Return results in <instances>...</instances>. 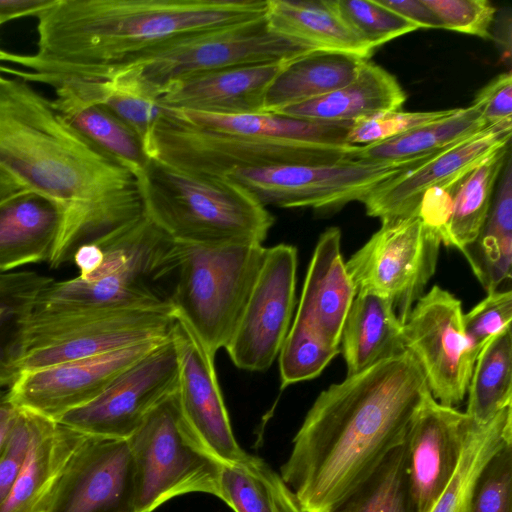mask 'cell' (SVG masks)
Returning a JSON list of instances; mask_svg holds the SVG:
<instances>
[{"label": "cell", "mask_w": 512, "mask_h": 512, "mask_svg": "<svg viewBox=\"0 0 512 512\" xmlns=\"http://www.w3.org/2000/svg\"><path fill=\"white\" fill-rule=\"evenodd\" d=\"M430 393L402 350L330 385L316 398L280 468L304 512H336L405 442Z\"/></svg>", "instance_id": "cell-1"}, {"label": "cell", "mask_w": 512, "mask_h": 512, "mask_svg": "<svg viewBox=\"0 0 512 512\" xmlns=\"http://www.w3.org/2000/svg\"><path fill=\"white\" fill-rule=\"evenodd\" d=\"M0 170L61 211L51 269L144 213L137 178L81 136L29 82L0 83Z\"/></svg>", "instance_id": "cell-2"}, {"label": "cell", "mask_w": 512, "mask_h": 512, "mask_svg": "<svg viewBox=\"0 0 512 512\" xmlns=\"http://www.w3.org/2000/svg\"><path fill=\"white\" fill-rule=\"evenodd\" d=\"M267 0H55L36 16L37 50L0 49L1 66L27 82L73 77L105 81L153 48L179 36L265 15Z\"/></svg>", "instance_id": "cell-3"}, {"label": "cell", "mask_w": 512, "mask_h": 512, "mask_svg": "<svg viewBox=\"0 0 512 512\" xmlns=\"http://www.w3.org/2000/svg\"><path fill=\"white\" fill-rule=\"evenodd\" d=\"M138 182L144 214L176 244H262L274 223L266 207L224 177L150 159Z\"/></svg>", "instance_id": "cell-4"}, {"label": "cell", "mask_w": 512, "mask_h": 512, "mask_svg": "<svg viewBox=\"0 0 512 512\" xmlns=\"http://www.w3.org/2000/svg\"><path fill=\"white\" fill-rule=\"evenodd\" d=\"M173 308L29 311L19 322L11 364L19 374L170 337Z\"/></svg>", "instance_id": "cell-5"}, {"label": "cell", "mask_w": 512, "mask_h": 512, "mask_svg": "<svg viewBox=\"0 0 512 512\" xmlns=\"http://www.w3.org/2000/svg\"><path fill=\"white\" fill-rule=\"evenodd\" d=\"M264 252L259 243L178 244L173 312L213 355L226 347L238 324Z\"/></svg>", "instance_id": "cell-6"}, {"label": "cell", "mask_w": 512, "mask_h": 512, "mask_svg": "<svg viewBox=\"0 0 512 512\" xmlns=\"http://www.w3.org/2000/svg\"><path fill=\"white\" fill-rule=\"evenodd\" d=\"M311 51L314 49L270 29L263 15L179 36L144 53L112 76L128 77L158 100L167 87L197 74L236 66L289 62Z\"/></svg>", "instance_id": "cell-7"}, {"label": "cell", "mask_w": 512, "mask_h": 512, "mask_svg": "<svg viewBox=\"0 0 512 512\" xmlns=\"http://www.w3.org/2000/svg\"><path fill=\"white\" fill-rule=\"evenodd\" d=\"M359 146L337 147L313 142L217 132L193 127L165 114L145 152L173 167L212 177L238 170L281 164L328 165L356 159Z\"/></svg>", "instance_id": "cell-8"}, {"label": "cell", "mask_w": 512, "mask_h": 512, "mask_svg": "<svg viewBox=\"0 0 512 512\" xmlns=\"http://www.w3.org/2000/svg\"><path fill=\"white\" fill-rule=\"evenodd\" d=\"M176 391L127 439L135 470V512H153L169 499L192 492L219 498L222 463L187 424Z\"/></svg>", "instance_id": "cell-9"}, {"label": "cell", "mask_w": 512, "mask_h": 512, "mask_svg": "<svg viewBox=\"0 0 512 512\" xmlns=\"http://www.w3.org/2000/svg\"><path fill=\"white\" fill-rule=\"evenodd\" d=\"M441 151L402 161L349 159L328 165H272L233 171L224 178L244 188L264 207L335 211L353 201L363 202L382 183L419 167Z\"/></svg>", "instance_id": "cell-10"}, {"label": "cell", "mask_w": 512, "mask_h": 512, "mask_svg": "<svg viewBox=\"0 0 512 512\" xmlns=\"http://www.w3.org/2000/svg\"><path fill=\"white\" fill-rule=\"evenodd\" d=\"M441 244L416 215L382 219L380 229L345 262L356 294L390 299L403 324L435 272Z\"/></svg>", "instance_id": "cell-11"}, {"label": "cell", "mask_w": 512, "mask_h": 512, "mask_svg": "<svg viewBox=\"0 0 512 512\" xmlns=\"http://www.w3.org/2000/svg\"><path fill=\"white\" fill-rule=\"evenodd\" d=\"M459 299L433 286L422 295L402 325V343L418 362L432 397L455 407L464 400L477 353L463 326Z\"/></svg>", "instance_id": "cell-12"}, {"label": "cell", "mask_w": 512, "mask_h": 512, "mask_svg": "<svg viewBox=\"0 0 512 512\" xmlns=\"http://www.w3.org/2000/svg\"><path fill=\"white\" fill-rule=\"evenodd\" d=\"M178 378V356L170 335L119 374L99 396L56 422L87 436L127 440L177 390Z\"/></svg>", "instance_id": "cell-13"}, {"label": "cell", "mask_w": 512, "mask_h": 512, "mask_svg": "<svg viewBox=\"0 0 512 512\" xmlns=\"http://www.w3.org/2000/svg\"><path fill=\"white\" fill-rule=\"evenodd\" d=\"M297 249L265 247L264 257L238 324L224 348L239 369L271 367L291 326L295 307Z\"/></svg>", "instance_id": "cell-14"}, {"label": "cell", "mask_w": 512, "mask_h": 512, "mask_svg": "<svg viewBox=\"0 0 512 512\" xmlns=\"http://www.w3.org/2000/svg\"><path fill=\"white\" fill-rule=\"evenodd\" d=\"M164 340L20 372L3 399L17 410L57 421L99 396L119 374Z\"/></svg>", "instance_id": "cell-15"}, {"label": "cell", "mask_w": 512, "mask_h": 512, "mask_svg": "<svg viewBox=\"0 0 512 512\" xmlns=\"http://www.w3.org/2000/svg\"><path fill=\"white\" fill-rule=\"evenodd\" d=\"M128 440L86 436L69 460L45 512H135Z\"/></svg>", "instance_id": "cell-16"}, {"label": "cell", "mask_w": 512, "mask_h": 512, "mask_svg": "<svg viewBox=\"0 0 512 512\" xmlns=\"http://www.w3.org/2000/svg\"><path fill=\"white\" fill-rule=\"evenodd\" d=\"M171 339L176 347L177 398L184 419L208 451L222 464L243 460L218 382L214 357L191 328L175 317Z\"/></svg>", "instance_id": "cell-17"}, {"label": "cell", "mask_w": 512, "mask_h": 512, "mask_svg": "<svg viewBox=\"0 0 512 512\" xmlns=\"http://www.w3.org/2000/svg\"><path fill=\"white\" fill-rule=\"evenodd\" d=\"M512 121L489 125L450 146L419 167L375 188L363 203L369 216L380 220L416 215L424 194L433 188H453L479 164L510 145Z\"/></svg>", "instance_id": "cell-18"}, {"label": "cell", "mask_w": 512, "mask_h": 512, "mask_svg": "<svg viewBox=\"0 0 512 512\" xmlns=\"http://www.w3.org/2000/svg\"><path fill=\"white\" fill-rule=\"evenodd\" d=\"M473 425L465 412L429 393L407 432L408 476L416 512H430L453 476Z\"/></svg>", "instance_id": "cell-19"}, {"label": "cell", "mask_w": 512, "mask_h": 512, "mask_svg": "<svg viewBox=\"0 0 512 512\" xmlns=\"http://www.w3.org/2000/svg\"><path fill=\"white\" fill-rule=\"evenodd\" d=\"M287 63L236 66L197 74L167 87L158 102L168 109L219 115L263 112L267 90Z\"/></svg>", "instance_id": "cell-20"}, {"label": "cell", "mask_w": 512, "mask_h": 512, "mask_svg": "<svg viewBox=\"0 0 512 512\" xmlns=\"http://www.w3.org/2000/svg\"><path fill=\"white\" fill-rule=\"evenodd\" d=\"M356 288L341 255V232L326 229L319 237L308 266L294 322L332 347H340L346 317Z\"/></svg>", "instance_id": "cell-21"}, {"label": "cell", "mask_w": 512, "mask_h": 512, "mask_svg": "<svg viewBox=\"0 0 512 512\" xmlns=\"http://www.w3.org/2000/svg\"><path fill=\"white\" fill-rule=\"evenodd\" d=\"M28 413L29 449L11 491L0 504V512H45L69 460L87 436Z\"/></svg>", "instance_id": "cell-22"}, {"label": "cell", "mask_w": 512, "mask_h": 512, "mask_svg": "<svg viewBox=\"0 0 512 512\" xmlns=\"http://www.w3.org/2000/svg\"><path fill=\"white\" fill-rule=\"evenodd\" d=\"M61 218L55 203L29 190L0 203V274L48 262Z\"/></svg>", "instance_id": "cell-23"}, {"label": "cell", "mask_w": 512, "mask_h": 512, "mask_svg": "<svg viewBox=\"0 0 512 512\" xmlns=\"http://www.w3.org/2000/svg\"><path fill=\"white\" fill-rule=\"evenodd\" d=\"M405 100L406 94L395 76L365 60L356 77L343 87L276 112L321 122H354L379 113L400 110Z\"/></svg>", "instance_id": "cell-24"}, {"label": "cell", "mask_w": 512, "mask_h": 512, "mask_svg": "<svg viewBox=\"0 0 512 512\" xmlns=\"http://www.w3.org/2000/svg\"><path fill=\"white\" fill-rule=\"evenodd\" d=\"M52 105L63 118L103 154L129 170L137 180L150 158L140 138L103 106L83 97L66 82H53Z\"/></svg>", "instance_id": "cell-25"}, {"label": "cell", "mask_w": 512, "mask_h": 512, "mask_svg": "<svg viewBox=\"0 0 512 512\" xmlns=\"http://www.w3.org/2000/svg\"><path fill=\"white\" fill-rule=\"evenodd\" d=\"M265 18L273 31L314 50L343 52L365 60L374 51L341 19L334 0H267Z\"/></svg>", "instance_id": "cell-26"}, {"label": "cell", "mask_w": 512, "mask_h": 512, "mask_svg": "<svg viewBox=\"0 0 512 512\" xmlns=\"http://www.w3.org/2000/svg\"><path fill=\"white\" fill-rule=\"evenodd\" d=\"M402 325L390 299L372 293L356 294L341 337L347 376L404 350Z\"/></svg>", "instance_id": "cell-27"}, {"label": "cell", "mask_w": 512, "mask_h": 512, "mask_svg": "<svg viewBox=\"0 0 512 512\" xmlns=\"http://www.w3.org/2000/svg\"><path fill=\"white\" fill-rule=\"evenodd\" d=\"M363 61L348 53L314 50L288 62L268 88L263 112H276L343 87L356 77Z\"/></svg>", "instance_id": "cell-28"}, {"label": "cell", "mask_w": 512, "mask_h": 512, "mask_svg": "<svg viewBox=\"0 0 512 512\" xmlns=\"http://www.w3.org/2000/svg\"><path fill=\"white\" fill-rule=\"evenodd\" d=\"M166 109L168 114L177 121L201 129L306 141L337 147L351 146L346 138L352 122H321L277 112L219 115Z\"/></svg>", "instance_id": "cell-29"}, {"label": "cell", "mask_w": 512, "mask_h": 512, "mask_svg": "<svg viewBox=\"0 0 512 512\" xmlns=\"http://www.w3.org/2000/svg\"><path fill=\"white\" fill-rule=\"evenodd\" d=\"M508 444H512V405L486 424L473 422L456 470L430 512H471L483 471Z\"/></svg>", "instance_id": "cell-30"}, {"label": "cell", "mask_w": 512, "mask_h": 512, "mask_svg": "<svg viewBox=\"0 0 512 512\" xmlns=\"http://www.w3.org/2000/svg\"><path fill=\"white\" fill-rule=\"evenodd\" d=\"M219 498L234 512H304L281 475L250 454L222 464Z\"/></svg>", "instance_id": "cell-31"}, {"label": "cell", "mask_w": 512, "mask_h": 512, "mask_svg": "<svg viewBox=\"0 0 512 512\" xmlns=\"http://www.w3.org/2000/svg\"><path fill=\"white\" fill-rule=\"evenodd\" d=\"M485 127L480 110L471 104L390 139L359 146L356 159L402 161L453 146Z\"/></svg>", "instance_id": "cell-32"}, {"label": "cell", "mask_w": 512, "mask_h": 512, "mask_svg": "<svg viewBox=\"0 0 512 512\" xmlns=\"http://www.w3.org/2000/svg\"><path fill=\"white\" fill-rule=\"evenodd\" d=\"M465 413L476 424H486L512 405L511 328L490 339L479 352L468 387Z\"/></svg>", "instance_id": "cell-33"}, {"label": "cell", "mask_w": 512, "mask_h": 512, "mask_svg": "<svg viewBox=\"0 0 512 512\" xmlns=\"http://www.w3.org/2000/svg\"><path fill=\"white\" fill-rule=\"evenodd\" d=\"M509 153L510 145L495 152L459 183L453 197L445 246L462 251L477 238L487 219L496 180Z\"/></svg>", "instance_id": "cell-34"}, {"label": "cell", "mask_w": 512, "mask_h": 512, "mask_svg": "<svg viewBox=\"0 0 512 512\" xmlns=\"http://www.w3.org/2000/svg\"><path fill=\"white\" fill-rule=\"evenodd\" d=\"M337 511L416 512L410 492L405 442L387 455Z\"/></svg>", "instance_id": "cell-35"}, {"label": "cell", "mask_w": 512, "mask_h": 512, "mask_svg": "<svg viewBox=\"0 0 512 512\" xmlns=\"http://www.w3.org/2000/svg\"><path fill=\"white\" fill-rule=\"evenodd\" d=\"M52 280L31 270L0 274V388L9 387L18 375L12 367L11 355L19 322L39 291Z\"/></svg>", "instance_id": "cell-36"}, {"label": "cell", "mask_w": 512, "mask_h": 512, "mask_svg": "<svg viewBox=\"0 0 512 512\" xmlns=\"http://www.w3.org/2000/svg\"><path fill=\"white\" fill-rule=\"evenodd\" d=\"M93 88L97 104L127 125L140 138L145 149L154 128L165 114V107L123 75H114L101 82L93 81Z\"/></svg>", "instance_id": "cell-37"}, {"label": "cell", "mask_w": 512, "mask_h": 512, "mask_svg": "<svg viewBox=\"0 0 512 512\" xmlns=\"http://www.w3.org/2000/svg\"><path fill=\"white\" fill-rule=\"evenodd\" d=\"M340 352L293 321L278 354L281 387L317 377Z\"/></svg>", "instance_id": "cell-38"}, {"label": "cell", "mask_w": 512, "mask_h": 512, "mask_svg": "<svg viewBox=\"0 0 512 512\" xmlns=\"http://www.w3.org/2000/svg\"><path fill=\"white\" fill-rule=\"evenodd\" d=\"M334 4L341 19L374 50L418 29L376 0H334Z\"/></svg>", "instance_id": "cell-39"}, {"label": "cell", "mask_w": 512, "mask_h": 512, "mask_svg": "<svg viewBox=\"0 0 512 512\" xmlns=\"http://www.w3.org/2000/svg\"><path fill=\"white\" fill-rule=\"evenodd\" d=\"M454 109L417 112L396 110L362 118L352 122L347 133V143L353 146H365L384 141L444 118Z\"/></svg>", "instance_id": "cell-40"}, {"label": "cell", "mask_w": 512, "mask_h": 512, "mask_svg": "<svg viewBox=\"0 0 512 512\" xmlns=\"http://www.w3.org/2000/svg\"><path fill=\"white\" fill-rule=\"evenodd\" d=\"M512 320V292L495 290L463 315L465 334L479 354L484 345L494 336L510 328Z\"/></svg>", "instance_id": "cell-41"}, {"label": "cell", "mask_w": 512, "mask_h": 512, "mask_svg": "<svg viewBox=\"0 0 512 512\" xmlns=\"http://www.w3.org/2000/svg\"><path fill=\"white\" fill-rule=\"evenodd\" d=\"M438 18L441 28L491 38L490 27L496 8L487 0H424Z\"/></svg>", "instance_id": "cell-42"}, {"label": "cell", "mask_w": 512, "mask_h": 512, "mask_svg": "<svg viewBox=\"0 0 512 512\" xmlns=\"http://www.w3.org/2000/svg\"><path fill=\"white\" fill-rule=\"evenodd\" d=\"M471 512H512V444L486 466Z\"/></svg>", "instance_id": "cell-43"}, {"label": "cell", "mask_w": 512, "mask_h": 512, "mask_svg": "<svg viewBox=\"0 0 512 512\" xmlns=\"http://www.w3.org/2000/svg\"><path fill=\"white\" fill-rule=\"evenodd\" d=\"M30 439V415L27 411L17 410L6 444L0 455V504L6 499L22 469Z\"/></svg>", "instance_id": "cell-44"}, {"label": "cell", "mask_w": 512, "mask_h": 512, "mask_svg": "<svg viewBox=\"0 0 512 512\" xmlns=\"http://www.w3.org/2000/svg\"><path fill=\"white\" fill-rule=\"evenodd\" d=\"M478 107L487 126L512 121V75L504 72L486 84L476 95Z\"/></svg>", "instance_id": "cell-45"}, {"label": "cell", "mask_w": 512, "mask_h": 512, "mask_svg": "<svg viewBox=\"0 0 512 512\" xmlns=\"http://www.w3.org/2000/svg\"><path fill=\"white\" fill-rule=\"evenodd\" d=\"M419 28H441L440 22L424 0H376Z\"/></svg>", "instance_id": "cell-46"}, {"label": "cell", "mask_w": 512, "mask_h": 512, "mask_svg": "<svg viewBox=\"0 0 512 512\" xmlns=\"http://www.w3.org/2000/svg\"><path fill=\"white\" fill-rule=\"evenodd\" d=\"M55 0H0V26L6 22L37 16Z\"/></svg>", "instance_id": "cell-47"}, {"label": "cell", "mask_w": 512, "mask_h": 512, "mask_svg": "<svg viewBox=\"0 0 512 512\" xmlns=\"http://www.w3.org/2000/svg\"><path fill=\"white\" fill-rule=\"evenodd\" d=\"M104 257L102 248L94 243L80 245L74 252L72 260L79 269V277L85 278L95 271L101 264Z\"/></svg>", "instance_id": "cell-48"}, {"label": "cell", "mask_w": 512, "mask_h": 512, "mask_svg": "<svg viewBox=\"0 0 512 512\" xmlns=\"http://www.w3.org/2000/svg\"><path fill=\"white\" fill-rule=\"evenodd\" d=\"M17 410L4 399L0 400V455L4 449L8 434L13 425Z\"/></svg>", "instance_id": "cell-49"}, {"label": "cell", "mask_w": 512, "mask_h": 512, "mask_svg": "<svg viewBox=\"0 0 512 512\" xmlns=\"http://www.w3.org/2000/svg\"><path fill=\"white\" fill-rule=\"evenodd\" d=\"M26 190L18 180L0 170V203Z\"/></svg>", "instance_id": "cell-50"}, {"label": "cell", "mask_w": 512, "mask_h": 512, "mask_svg": "<svg viewBox=\"0 0 512 512\" xmlns=\"http://www.w3.org/2000/svg\"><path fill=\"white\" fill-rule=\"evenodd\" d=\"M6 77L4 76V74L1 72V64H0V83L5 79Z\"/></svg>", "instance_id": "cell-51"}, {"label": "cell", "mask_w": 512, "mask_h": 512, "mask_svg": "<svg viewBox=\"0 0 512 512\" xmlns=\"http://www.w3.org/2000/svg\"><path fill=\"white\" fill-rule=\"evenodd\" d=\"M336 512H342V511H336Z\"/></svg>", "instance_id": "cell-52"}]
</instances>
